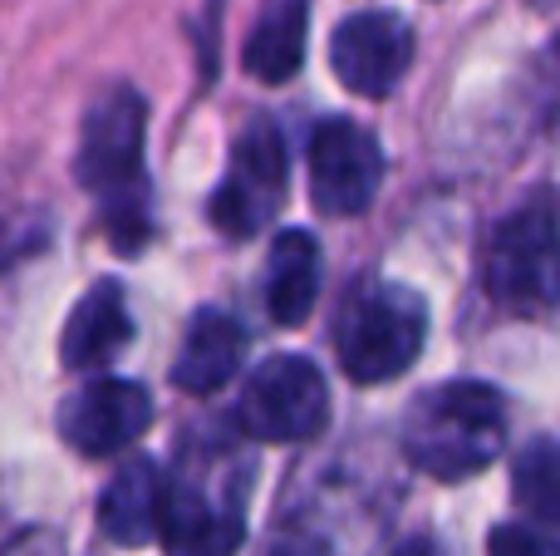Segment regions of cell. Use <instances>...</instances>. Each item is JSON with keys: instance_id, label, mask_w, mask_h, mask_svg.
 Wrapping results in <instances>:
<instances>
[{"instance_id": "6", "label": "cell", "mask_w": 560, "mask_h": 556, "mask_svg": "<svg viewBox=\"0 0 560 556\" xmlns=\"http://www.w3.org/2000/svg\"><path fill=\"white\" fill-rule=\"evenodd\" d=\"M329 419V384L305 355H276L246 380L236 399V429L261 443L315 439Z\"/></svg>"}, {"instance_id": "10", "label": "cell", "mask_w": 560, "mask_h": 556, "mask_svg": "<svg viewBox=\"0 0 560 556\" xmlns=\"http://www.w3.org/2000/svg\"><path fill=\"white\" fill-rule=\"evenodd\" d=\"M148 424H153V399H148V390L133 380H94L79 394H69L65 409H59V433H65V443L89 453V459L128 449Z\"/></svg>"}, {"instance_id": "8", "label": "cell", "mask_w": 560, "mask_h": 556, "mask_svg": "<svg viewBox=\"0 0 560 556\" xmlns=\"http://www.w3.org/2000/svg\"><path fill=\"white\" fill-rule=\"evenodd\" d=\"M384 183V153L374 134L349 118H325L310 134V193L329 217H354L374 202Z\"/></svg>"}, {"instance_id": "17", "label": "cell", "mask_w": 560, "mask_h": 556, "mask_svg": "<svg viewBox=\"0 0 560 556\" xmlns=\"http://www.w3.org/2000/svg\"><path fill=\"white\" fill-rule=\"evenodd\" d=\"M487 556H560V542H551L536 528H522V522H506V528L492 532Z\"/></svg>"}, {"instance_id": "1", "label": "cell", "mask_w": 560, "mask_h": 556, "mask_svg": "<svg viewBox=\"0 0 560 556\" xmlns=\"http://www.w3.org/2000/svg\"><path fill=\"white\" fill-rule=\"evenodd\" d=\"M252 453L236 439H197L163 478L158 537L173 556H232L246 542Z\"/></svg>"}, {"instance_id": "16", "label": "cell", "mask_w": 560, "mask_h": 556, "mask_svg": "<svg viewBox=\"0 0 560 556\" xmlns=\"http://www.w3.org/2000/svg\"><path fill=\"white\" fill-rule=\"evenodd\" d=\"M512 498L526 518L560 528V449L546 439H536L532 449H522L512 468Z\"/></svg>"}, {"instance_id": "5", "label": "cell", "mask_w": 560, "mask_h": 556, "mask_svg": "<svg viewBox=\"0 0 560 556\" xmlns=\"http://www.w3.org/2000/svg\"><path fill=\"white\" fill-rule=\"evenodd\" d=\"M487 291L512 315H546L560 305V202L551 193L497 222L487 242Z\"/></svg>"}, {"instance_id": "11", "label": "cell", "mask_w": 560, "mask_h": 556, "mask_svg": "<svg viewBox=\"0 0 560 556\" xmlns=\"http://www.w3.org/2000/svg\"><path fill=\"white\" fill-rule=\"evenodd\" d=\"M133 340V315H128V296L118 281H94L74 301L65 325V364L69 370H98V364L118 360L124 345Z\"/></svg>"}, {"instance_id": "18", "label": "cell", "mask_w": 560, "mask_h": 556, "mask_svg": "<svg viewBox=\"0 0 560 556\" xmlns=\"http://www.w3.org/2000/svg\"><path fill=\"white\" fill-rule=\"evenodd\" d=\"M266 556H335V542L319 537L315 528H305V522H295V528H280L271 537V547Z\"/></svg>"}, {"instance_id": "14", "label": "cell", "mask_w": 560, "mask_h": 556, "mask_svg": "<svg viewBox=\"0 0 560 556\" xmlns=\"http://www.w3.org/2000/svg\"><path fill=\"white\" fill-rule=\"evenodd\" d=\"M305 35H310V0H266L242 49L246 74L261 79V84L295 79L300 59H305Z\"/></svg>"}, {"instance_id": "9", "label": "cell", "mask_w": 560, "mask_h": 556, "mask_svg": "<svg viewBox=\"0 0 560 556\" xmlns=\"http://www.w3.org/2000/svg\"><path fill=\"white\" fill-rule=\"evenodd\" d=\"M329 65L354 94L384 99L413 65V30L388 10H359L335 30Z\"/></svg>"}, {"instance_id": "4", "label": "cell", "mask_w": 560, "mask_h": 556, "mask_svg": "<svg viewBox=\"0 0 560 556\" xmlns=\"http://www.w3.org/2000/svg\"><path fill=\"white\" fill-rule=\"evenodd\" d=\"M428 340V305L408 286L364 281L335 321V355L354 384L398 380Z\"/></svg>"}, {"instance_id": "2", "label": "cell", "mask_w": 560, "mask_h": 556, "mask_svg": "<svg viewBox=\"0 0 560 556\" xmlns=\"http://www.w3.org/2000/svg\"><path fill=\"white\" fill-rule=\"evenodd\" d=\"M506 404L492 384L447 380L423 390L404 414V453L428 478H472L502 453Z\"/></svg>"}, {"instance_id": "7", "label": "cell", "mask_w": 560, "mask_h": 556, "mask_svg": "<svg viewBox=\"0 0 560 556\" xmlns=\"http://www.w3.org/2000/svg\"><path fill=\"white\" fill-rule=\"evenodd\" d=\"M290 183L285 143L271 118H252L232 148V173L212 193V227L226 236H252L280 212Z\"/></svg>"}, {"instance_id": "15", "label": "cell", "mask_w": 560, "mask_h": 556, "mask_svg": "<svg viewBox=\"0 0 560 556\" xmlns=\"http://www.w3.org/2000/svg\"><path fill=\"white\" fill-rule=\"evenodd\" d=\"M319 301V246L310 232H280L266 262V311L276 325H300Z\"/></svg>"}, {"instance_id": "3", "label": "cell", "mask_w": 560, "mask_h": 556, "mask_svg": "<svg viewBox=\"0 0 560 556\" xmlns=\"http://www.w3.org/2000/svg\"><path fill=\"white\" fill-rule=\"evenodd\" d=\"M143 99L128 84H114L89 104L84 134H79V183L104 197V212L118 232L133 236L148 222L143 187Z\"/></svg>"}, {"instance_id": "12", "label": "cell", "mask_w": 560, "mask_h": 556, "mask_svg": "<svg viewBox=\"0 0 560 556\" xmlns=\"http://www.w3.org/2000/svg\"><path fill=\"white\" fill-rule=\"evenodd\" d=\"M246 360V331L232 311H197V321L187 325V340L177 350L173 384L187 394H217Z\"/></svg>"}, {"instance_id": "13", "label": "cell", "mask_w": 560, "mask_h": 556, "mask_svg": "<svg viewBox=\"0 0 560 556\" xmlns=\"http://www.w3.org/2000/svg\"><path fill=\"white\" fill-rule=\"evenodd\" d=\"M158 522H163V473L148 459H128L98 498V528L118 547H143L148 537H158Z\"/></svg>"}, {"instance_id": "19", "label": "cell", "mask_w": 560, "mask_h": 556, "mask_svg": "<svg viewBox=\"0 0 560 556\" xmlns=\"http://www.w3.org/2000/svg\"><path fill=\"white\" fill-rule=\"evenodd\" d=\"M0 556H59V547L49 532H25V537H15Z\"/></svg>"}]
</instances>
